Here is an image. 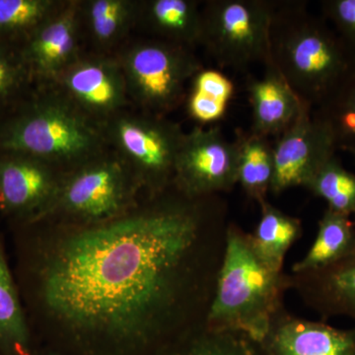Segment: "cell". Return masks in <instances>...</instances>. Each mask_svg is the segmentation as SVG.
I'll list each match as a JSON object with an SVG mask.
<instances>
[{
	"label": "cell",
	"mask_w": 355,
	"mask_h": 355,
	"mask_svg": "<svg viewBox=\"0 0 355 355\" xmlns=\"http://www.w3.org/2000/svg\"><path fill=\"white\" fill-rule=\"evenodd\" d=\"M230 223L221 195L174 183L118 218L60 232L33 268L51 349L69 355H153L207 322Z\"/></svg>",
	"instance_id": "6da1fadb"
},
{
	"label": "cell",
	"mask_w": 355,
	"mask_h": 355,
	"mask_svg": "<svg viewBox=\"0 0 355 355\" xmlns=\"http://www.w3.org/2000/svg\"><path fill=\"white\" fill-rule=\"evenodd\" d=\"M268 64L313 109L349 76L355 55L324 18L308 12L306 4L284 2L275 3Z\"/></svg>",
	"instance_id": "7a4b0ae2"
},
{
	"label": "cell",
	"mask_w": 355,
	"mask_h": 355,
	"mask_svg": "<svg viewBox=\"0 0 355 355\" xmlns=\"http://www.w3.org/2000/svg\"><path fill=\"white\" fill-rule=\"evenodd\" d=\"M107 148L101 125L48 86H35L0 116V151L29 154L64 173Z\"/></svg>",
	"instance_id": "3957f363"
},
{
	"label": "cell",
	"mask_w": 355,
	"mask_h": 355,
	"mask_svg": "<svg viewBox=\"0 0 355 355\" xmlns=\"http://www.w3.org/2000/svg\"><path fill=\"white\" fill-rule=\"evenodd\" d=\"M291 277L259 258L249 233L230 221L216 291L205 324L239 331L260 343L273 318L284 309Z\"/></svg>",
	"instance_id": "277c9868"
},
{
	"label": "cell",
	"mask_w": 355,
	"mask_h": 355,
	"mask_svg": "<svg viewBox=\"0 0 355 355\" xmlns=\"http://www.w3.org/2000/svg\"><path fill=\"white\" fill-rule=\"evenodd\" d=\"M142 193L144 191L130 168L108 147L64 173L55 197L36 223L70 226L103 223L137 207Z\"/></svg>",
	"instance_id": "5b68a950"
},
{
	"label": "cell",
	"mask_w": 355,
	"mask_h": 355,
	"mask_svg": "<svg viewBox=\"0 0 355 355\" xmlns=\"http://www.w3.org/2000/svg\"><path fill=\"white\" fill-rule=\"evenodd\" d=\"M132 108L164 116L186 100L189 84L202 69L193 50L162 40H128L116 51Z\"/></svg>",
	"instance_id": "8992f818"
},
{
	"label": "cell",
	"mask_w": 355,
	"mask_h": 355,
	"mask_svg": "<svg viewBox=\"0 0 355 355\" xmlns=\"http://www.w3.org/2000/svg\"><path fill=\"white\" fill-rule=\"evenodd\" d=\"M107 146L133 173L147 196L173 183L183 128L164 116L130 107L102 123Z\"/></svg>",
	"instance_id": "52a82bcc"
},
{
	"label": "cell",
	"mask_w": 355,
	"mask_h": 355,
	"mask_svg": "<svg viewBox=\"0 0 355 355\" xmlns=\"http://www.w3.org/2000/svg\"><path fill=\"white\" fill-rule=\"evenodd\" d=\"M275 2L209 0L202 6V43L216 64L245 70L270 60V28Z\"/></svg>",
	"instance_id": "ba28073f"
},
{
	"label": "cell",
	"mask_w": 355,
	"mask_h": 355,
	"mask_svg": "<svg viewBox=\"0 0 355 355\" xmlns=\"http://www.w3.org/2000/svg\"><path fill=\"white\" fill-rule=\"evenodd\" d=\"M48 87L57 91L84 116L102 125L132 107L116 55L85 50Z\"/></svg>",
	"instance_id": "9c48e42d"
},
{
	"label": "cell",
	"mask_w": 355,
	"mask_h": 355,
	"mask_svg": "<svg viewBox=\"0 0 355 355\" xmlns=\"http://www.w3.org/2000/svg\"><path fill=\"white\" fill-rule=\"evenodd\" d=\"M238 149L220 128L195 127L186 132L173 183L191 197L221 195L238 184Z\"/></svg>",
	"instance_id": "30bf717a"
},
{
	"label": "cell",
	"mask_w": 355,
	"mask_h": 355,
	"mask_svg": "<svg viewBox=\"0 0 355 355\" xmlns=\"http://www.w3.org/2000/svg\"><path fill=\"white\" fill-rule=\"evenodd\" d=\"M338 148L328 123L306 109L295 123L280 135L273 146V178L270 193L279 196L295 187H307L315 174Z\"/></svg>",
	"instance_id": "8fae6325"
},
{
	"label": "cell",
	"mask_w": 355,
	"mask_h": 355,
	"mask_svg": "<svg viewBox=\"0 0 355 355\" xmlns=\"http://www.w3.org/2000/svg\"><path fill=\"white\" fill-rule=\"evenodd\" d=\"M64 172L42 159L15 151H0V214L31 225L41 218Z\"/></svg>",
	"instance_id": "7c38bea8"
},
{
	"label": "cell",
	"mask_w": 355,
	"mask_h": 355,
	"mask_svg": "<svg viewBox=\"0 0 355 355\" xmlns=\"http://www.w3.org/2000/svg\"><path fill=\"white\" fill-rule=\"evenodd\" d=\"M35 86L53 83L85 51L80 23V0H67L19 46Z\"/></svg>",
	"instance_id": "4fadbf2b"
},
{
	"label": "cell",
	"mask_w": 355,
	"mask_h": 355,
	"mask_svg": "<svg viewBox=\"0 0 355 355\" xmlns=\"http://www.w3.org/2000/svg\"><path fill=\"white\" fill-rule=\"evenodd\" d=\"M260 345L266 355H355V326L336 328L294 316L284 308Z\"/></svg>",
	"instance_id": "5bb4252c"
},
{
	"label": "cell",
	"mask_w": 355,
	"mask_h": 355,
	"mask_svg": "<svg viewBox=\"0 0 355 355\" xmlns=\"http://www.w3.org/2000/svg\"><path fill=\"white\" fill-rule=\"evenodd\" d=\"M291 289L322 321L347 317L355 322V244L342 259L324 268L289 275Z\"/></svg>",
	"instance_id": "9a60e30c"
},
{
	"label": "cell",
	"mask_w": 355,
	"mask_h": 355,
	"mask_svg": "<svg viewBox=\"0 0 355 355\" xmlns=\"http://www.w3.org/2000/svg\"><path fill=\"white\" fill-rule=\"evenodd\" d=\"M265 67L261 78L248 83V91L253 109L251 132L268 137L286 132L303 111L312 107L296 95L275 67Z\"/></svg>",
	"instance_id": "2e32d148"
},
{
	"label": "cell",
	"mask_w": 355,
	"mask_h": 355,
	"mask_svg": "<svg viewBox=\"0 0 355 355\" xmlns=\"http://www.w3.org/2000/svg\"><path fill=\"white\" fill-rule=\"evenodd\" d=\"M141 0H80L81 33L90 51L114 55L137 28Z\"/></svg>",
	"instance_id": "e0dca14e"
},
{
	"label": "cell",
	"mask_w": 355,
	"mask_h": 355,
	"mask_svg": "<svg viewBox=\"0 0 355 355\" xmlns=\"http://www.w3.org/2000/svg\"><path fill=\"white\" fill-rule=\"evenodd\" d=\"M137 28L193 50L202 43V6L195 0H141Z\"/></svg>",
	"instance_id": "ac0fdd59"
},
{
	"label": "cell",
	"mask_w": 355,
	"mask_h": 355,
	"mask_svg": "<svg viewBox=\"0 0 355 355\" xmlns=\"http://www.w3.org/2000/svg\"><path fill=\"white\" fill-rule=\"evenodd\" d=\"M39 352L0 241V354L38 355Z\"/></svg>",
	"instance_id": "d6986e66"
},
{
	"label": "cell",
	"mask_w": 355,
	"mask_h": 355,
	"mask_svg": "<svg viewBox=\"0 0 355 355\" xmlns=\"http://www.w3.org/2000/svg\"><path fill=\"white\" fill-rule=\"evenodd\" d=\"M260 222L250 234L252 247L261 260L275 270H284V260L302 233L301 222L265 200L260 205Z\"/></svg>",
	"instance_id": "ffe728a7"
},
{
	"label": "cell",
	"mask_w": 355,
	"mask_h": 355,
	"mask_svg": "<svg viewBox=\"0 0 355 355\" xmlns=\"http://www.w3.org/2000/svg\"><path fill=\"white\" fill-rule=\"evenodd\" d=\"M153 355H266L260 343L239 331H219L207 324L193 329Z\"/></svg>",
	"instance_id": "44dd1931"
},
{
	"label": "cell",
	"mask_w": 355,
	"mask_h": 355,
	"mask_svg": "<svg viewBox=\"0 0 355 355\" xmlns=\"http://www.w3.org/2000/svg\"><path fill=\"white\" fill-rule=\"evenodd\" d=\"M238 149V184L254 202L261 205L270 193L273 170V147L268 137L253 132L239 133Z\"/></svg>",
	"instance_id": "7402d4cb"
},
{
	"label": "cell",
	"mask_w": 355,
	"mask_h": 355,
	"mask_svg": "<svg viewBox=\"0 0 355 355\" xmlns=\"http://www.w3.org/2000/svg\"><path fill=\"white\" fill-rule=\"evenodd\" d=\"M355 244V225L350 217L326 209L319 222L316 239L292 273L324 268L345 256Z\"/></svg>",
	"instance_id": "603a6c76"
},
{
	"label": "cell",
	"mask_w": 355,
	"mask_h": 355,
	"mask_svg": "<svg viewBox=\"0 0 355 355\" xmlns=\"http://www.w3.org/2000/svg\"><path fill=\"white\" fill-rule=\"evenodd\" d=\"M234 94V84L216 69H200L193 77L187 94L189 116L198 123H214L225 114Z\"/></svg>",
	"instance_id": "cb8c5ba5"
},
{
	"label": "cell",
	"mask_w": 355,
	"mask_h": 355,
	"mask_svg": "<svg viewBox=\"0 0 355 355\" xmlns=\"http://www.w3.org/2000/svg\"><path fill=\"white\" fill-rule=\"evenodd\" d=\"M67 0H0V43L20 46Z\"/></svg>",
	"instance_id": "d4e9b609"
},
{
	"label": "cell",
	"mask_w": 355,
	"mask_h": 355,
	"mask_svg": "<svg viewBox=\"0 0 355 355\" xmlns=\"http://www.w3.org/2000/svg\"><path fill=\"white\" fill-rule=\"evenodd\" d=\"M306 189L323 198L327 209L343 216H354L355 174L345 169L336 156L315 174Z\"/></svg>",
	"instance_id": "484cf974"
},
{
	"label": "cell",
	"mask_w": 355,
	"mask_h": 355,
	"mask_svg": "<svg viewBox=\"0 0 355 355\" xmlns=\"http://www.w3.org/2000/svg\"><path fill=\"white\" fill-rule=\"evenodd\" d=\"M313 113L335 135L338 147L355 146V67L335 93Z\"/></svg>",
	"instance_id": "4316f807"
},
{
	"label": "cell",
	"mask_w": 355,
	"mask_h": 355,
	"mask_svg": "<svg viewBox=\"0 0 355 355\" xmlns=\"http://www.w3.org/2000/svg\"><path fill=\"white\" fill-rule=\"evenodd\" d=\"M35 88L19 46L0 43V116L13 108Z\"/></svg>",
	"instance_id": "83f0119b"
},
{
	"label": "cell",
	"mask_w": 355,
	"mask_h": 355,
	"mask_svg": "<svg viewBox=\"0 0 355 355\" xmlns=\"http://www.w3.org/2000/svg\"><path fill=\"white\" fill-rule=\"evenodd\" d=\"M321 7L324 19L355 55V0H324Z\"/></svg>",
	"instance_id": "f1b7e54d"
},
{
	"label": "cell",
	"mask_w": 355,
	"mask_h": 355,
	"mask_svg": "<svg viewBox=\"0 0 355 355\" xmlns=\"http://www.w3.org/2000/svg\"><path fill=\"white\" fill-rule=\"evenodd\" d=\"M38 355H69V354H64V352H58V350L49 349L46 350H43V352H39Z\"/></svg>",
	"instance_id": "f546056e"
},
{
	"label": "cell",
	"mask_w": 355,
	"mask_h": 355,
	"mask_svg": "<svg viewBox=\"0 0 355 355\" xmlns=\"http://www.w3.org/2000/svg\"><path fill=\"white\" fill-rule=\"evenodd\" d=\"M349 150L352 151V155H354L355 160V146L354 147V148H350Z\"/></svg>",
	"instance_id": "4dcf8cb0"
},
{
	"label": "cell",
	"mask_w": 355,
	"mask_h": 355,
	"mask_svg": "<svg viewBox=\"0 0 355 355\" xmlns=\"http://www.w3.org/2000/svg\"><path fill=\"white\" fill-rule=\"evenodd\" d=\"M354 216H355V214H354Z\"/></svg>",
	"instance_id": "1f68e13d"
},
{
	"label": "cell",
	"mask_w": 355,
	"mask_h": 355,
	"mask_svg": "<svg viewBox=\"0 0 355 355\" xmlns=\"http://www.w3.org/2000/svg\"><path fill=\"white\" fill-rule=\"evenodd\" d=\"M0 355H1V354H0Z\"/></svg>",
	"instance_id": "d6a6232c"
}]
</instances>
